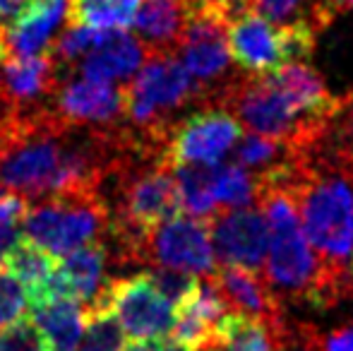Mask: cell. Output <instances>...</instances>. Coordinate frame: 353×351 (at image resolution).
I'll return each instance as SVG.
<instances>
[{
	"mask_svg": "<svg viewBox=\"0 0 353 351\" xmlns=\"http://www.w3.org/2000/svg\"><path fill=\"white\" fill-rule=\"evenodd\" d=\"M288 188L320 263L325 308H332L353 291V166L320 142L288 171Z\"/></svg>",
	"mask_w": 353,
	"mask_h": 351,
	"instance_id": "6da1fadb",
	"label": "cell"
},
{
	"mask_svg": "<svg viewBox=\"0 0 353 351\" xmlns=\"http://www.w3.org/2000/svg\"><path fill=\"white\" fill-rule=\"evenodd\" d=\"M293 164L279 174L260 178L262 195L257 205L270 224V250L262 267V279L281 303H307L325 310L322 270L315 250L307 243L296 200L288 188V171Z\"/></svg>",
	"mask_w": 353,
	"mask_h": 351,
	"instance_id": "7a4b0ae2",
	"label": "cell"
},
{
	"mask_svg": "<svg viewBox=\"0 0 353 351\" xmlns=\"http://www.w3.org/2000/svg\"><path fill=\"white\" fill-rule=\"evenodd\" d=\"M125 89V128L147 154H163L181 108L200 97L178 53H149Z\"/></svg>",
	"mask_w": 353,
	"mask_h": 351,
	"instance_id": "3957f363",
	"label": "cell"
},
{
	"mask_svg": "<svg viewBox=\"0 0 353 351\" xmlns=\"http://www.w3.org/2000/svg\"><path fill=\"white\" fill-rule=\"evenodd\" d=\"M111 207L101 192H61L34 200L24 217L22 236L51 258L63 260L82 245L106 241Z\"/></svg>",
	"mask_w": 353,
	"mask_h": 351,
	"instance_id": "277c9868",
	"label": "cell"
},
{
	"mask_svg": "<svg viewBox=\"0 0 353 351\" xmlns=\"http://www.w3.org/2000/svg\"><path fill=\"white\" fill-rule=\"evenodd\" d=\"M317 34L305 27H276L255 10L243 8L228 19V51L243 75H270L315 51Z\"/></svg>",
	"mask_w": 353,
	"mask_h": 351,
	"instance_id": "5b68a950",
	"label": "cell"
},
{
	"mask_svg": "<svg viewBox=\"0 0 353 351\" xmlns=\"http://www.w3.org/2000/svg\"><path fill=\"white\" fill-rule=\"evenodd\" d=\"M178 58L202 103H221V97L238 72H233V58L228 51V19L216 12H192L188 32L178 46Z\"/></svg>",
	"mask_w": 353,
	"mask_h": 351,
	"instance_id": "8992f818",
	"label": "cell"
},
{
	"mask_svg": "<svg viewBox=\"0 0 353 351\" xmlns=\"http://www.w3.org/2000/svg\"><path fill=\"white\" fill-rule=\"evenodd\" d=\"M243 126L221 103H202L173 126L163 159L173 166H216L238 145Z\"/></svg>",
	"mask_w": 353,
	"mask_h": 351,
	"instance_id": "52a82bcc",
	"label": "cell"
},
{
	"mask_svg": "<svg viewBox=\"0 0 353 351\" xmlns=\"http://www.w3.org/2000/svg\"><path fill=\"white\" fill-rule=\"evenodd\" d=\"M140 265L185 272L192 277H210L216 272L210 221L178 214L159 224L142 245Z\"/></svg>",
	"mask_w": 353,
	"mask_h": 351,
	"instance_id": "ba28073f",
	"label": "cell"
},
{
	"mask_svg": "<svg viewBox=\"0 0 353 351\" xmlns=\"http://www.w3.org/2000/svg\"><path fill=\"white\" fill-rule=\"evenodd\" d=\"M111 313L132 342L166 339L176 323V308L149 272L111 281Z\"/></svg>",
	"mask_w": 353,
	"mask_h": 351,
	"instance_id": "9c48e42d",
	"label": "cell"
},
{
	"mask_svg": "<svg viewBox=\"0 0 353 351\" xmlns=\"http://www.w3.org/2000/svg\"><path fill=\"white\" fill-rule=\"evenodd\" d=\"M51 108L68 126L113 130L125 123V89L113 82L70 75L61 82Z\"/></svg>",
	"mask_w": 353,
	"mask_h": 351,
	"instance_id": "30bf717a",
	"label": "cell"
},
{
	"mask_svg": "<svg viewBox=\"0 0 353 351\" xmlns=\"http://www.w3.org/2000/svg\"><path fill=\"white\" fill-rule=\"evenodd\" d=\"M207 221L219 265L245 267L250 272L265 267L270 250V224L262 210H223Z\"/></svg>",
	"mask_w": 353,
	"mask_h": 351,
	"instance_id": "8fae6325",
	"label": "cell"
},
{
	"mask_svg": "<svg viewBox=\"0 0 353 351\" xmlns=\"http://www.w3.org/2000/svg\"><path fill=\"white\" fill-rule=\"evenodd\" d=\"M212 279L216 281L219 291L223 294L233 313L248 315L272 330L276 337H286L288 328L283 318V303L267 286V281L257 277V272H250L245 267L219 265Z\"/></svg>",
	"mask_w": 353,
	"mask_h": 351,
	"instance_id": "7c38bea8",
	"label": "cell"
},
{
	"mask_svg": "<svg viewBox=\"0 0 353 351\" xmlns=\"http://www.w3.org/2000/svg\"><path fill=\"white\" fill-rule=\"evenodd\" d=\"M70 0H27L5 27L8 58H29L48 53L65 24Z\"/></svg>",
	"mask_w": 353,
	"mask_h": 351,
	"instance_id": "4fadbf2b",
	"label": "cell"
},
{
	"mask_svg": "<svg viewBox=\"0 0 353 351\" xmlns=\"http://www.w3.org/2000/svg\"><path fill=\"white\" fill-rule=\"evenodd\" d=\"M51 53L29 58H8L3 63V97L19 111L51 106L61 82L65 80Z\"/></svg>",
	"mask_w": 353,
	"mask_h": 351,
	"instance_id": "5bb4252c",
	"label": "cell"
},
{
	"mask_svg": "<svg viewBox=\"0 0 353 351\" xmlns=\"http://www.w3.org/2000/svg\"><path fill=\"white\" fill-rule=\"evenodd\" d=\"M147 56V48L142 46V41L135 34H128L125 29L99 32L97 43L82 58L77 70L79 75L92 77V80L113 82V85L125 82L128 85L140 72Z\"/></svg>",
	"mask_w": 353,
	"mask_h": 351,
	"instance_id": "9a60e30c",
	"label": "cell"
},
{
	"mask_svg": "<svg viewBox=\"0 0 353 351\" xmlns=\"http://www.w3.org/2000/svg\"><path fill=\"white\" fill-rule=\"evenodd\" d=\"M190 19L188 0H142L132 27L147 53H178Z\"/></svg>",
	"mask_w": 353,
	"mask_h": 351,
	"instance_id": "2e32d148",
	"label": "cell"
},
{
	"mask_svg": "<svg viewBox=\"0 0 353 351\" xmlns=\"http://www.w3.org/2000/svg\"><path fill=\"white\" fill-rule=\"evenodd\" d=\"M245 5L276 27H305L315 34L339 14L334 0H245Z\"/></svg>",
	"mask_w": 353,
	"mask_h": 351,
	"instance_id": "e0dca14e",
	"label": "cell"
},
{
	"mask_svg": "<svg viewBox=\"0 0 353 351\" xmlns=\"http://www.w3.org/2000/svg\"><path fill=\"white\" fill-rule=\"evenodd\" d=\"M32 320L48 337L53 351H74L87 325L84 308L72 299H56L32 308Z\"/></svg>",
	"mask_w": 353,
	"mask_h": 351,
	"instance_id": "ac0fdd59",
	"label": "cell"
},
{
	"mask_svg": "<svg viewBox=\"0 0 353 351\" xmlns=\"http://www.w3.org/2000/svg\"><path fill=\"white\" fill-rule=\"evenodd\" d=\"M8 267H10V272L24 284L32 308L46 303L48 284H51L53 274H56V270H58L56 258H51L46 250L37 248V245H32L29 241L22 239L17 248L10 253Z\"/></svg>",
	"mask_w": 353,
	"mask_h": 351,
	"instance_id": "d6986e66",
	"label": "cell"
},
{
	"mask_svg": "<svg viewBox=\"0 0 353 351\" xmlns=\"http://www.w3.org/2000/svg\"><path fill=\"white\" fill-rule=\"evenodd\" d=\"M142 0H70L68 22L94 32H118L132 24Z\"/></svg>",
	"mask_w": 353,
	"mask_h": 351,
	"instance_id": "ffe728a7",
	"label": "cell"
},
{
	"mask_svg": "<svg viewBox=\"0 0 353 351\" xmlns=\"http://www.w3.org/2000/svg\"><path fill=\"white\" fill-rule=\"evenodd\" d=\"M212 192H214V202H216V212L248 210V207L260 202L262 185H260V178L255 174H250L243 166L228 161V164L214 166Z\"/></svg>",
	"mask_w": 353,
	"mask_h": 351,
	"instance_id": "44dd1931",
	"label": "cell"
},
{
	"mask_svg": "<svg viewBox=\"0 0 353 351\" xmlns=\"http://www.w3.org/2000/svg\"><path fill=\"white\" fill-rule=\"evenodd\" d=\"M173 171L181 190L183 214L195 219H210L216 214V202L212 192L214 166H181Z\"/></svg>",
	"mask_w": 353,
	"mask_h": 351,
	"instance_id": "7402d4cb",
	"label": "cell"
},
{
	"mask_svg": "<svg viewBox=\"0 0 353 351\" xmlns=\"http://www.w3.org/2000/svg\"><path fill=\"white\" fill-rule=\"evenodd\" d=\"M32 202L24 195L17 192H8L0 200V267L8 265V258L14 248L19 245V241L24 239V217Z\"/></svg>",
	"mask_w": 353,
	"mask_h": 351,
	"instance_id": "603a6c76",
	"label": "cell"
},
{
	"mask_svg": "<svg viewBox=\"0 0 353 351\" xmlns=\"http://www.w3.org/2000/svg\"><path fill=\"white\" fill-rule=\"evenodd\" d=\"M125 332L113 313H99L87 318L84 332L74 351H123Z\"/></svg>",
	"mask_w": 353,
	"mask_h": 351,
	"instance_id": "cb8c5ba5",
	"label": "cell"
},
{
	"mask_svg": "<svg viewBox=\"0 0 353 351\" xmlns=\"http://www.w3.org/2000/svg\"><path fill=\"white\" fill-rule=\"evenodd\" d=\"M322 147L336 159L353 166V92L341 97V106L332 121L330 132L322 140Z\"/></svg>",
	"mask_w": 353,
	"mask_h": 351,
	"instance_id": "d4e9b609",
	"label": "cell"
},
{
	"mask_svg": "<svg viewBox=\"0 0 353 351\" xmlns=\"http://www.w3.org/2000/svg\"><path fill=\"white\" fill-rule=\"evenodd\" d=\"M29 305L24 284L10 270L0 267V330L19 323Z\"/></svg>",
	"mask_w": 353,
	"mask_h": 351,
	"instance_id": "484cf974",
	"label": "cell"
},
{
	"mask_svg": "<svg viewBox=\"0 0 353 351\" xmlns=\"http://www.w3.org/2000/svg\"><path fill=\"white\" fill-rule=\"evenodd\" d=\"M0 351H53L34 320H19L0 332Z\"/></svg>",
	"mask_w": 353,
	"mask_h": 351,
	"instance_id": "4316f807",
	"label": "cell"
},
{
	"mask_svg": "<svg viewBox=\"0 0 353 351\" xmlns=\"http://www.w3.org/2000/svg\"><path fill=\"white\" fill-rule=\"evenodd\" d=\"M152 279L154 284L159 286L163 296L168 299V303L173 308L183 305L192 294L195 289L200 286V277H192V274H185V272H176V270H163V267H154L152 272Z\"/></svg>",
	"mask_w": 353,
	"mask_h": 351,
	"instance_id": "83f0119b",
	"label": "cell"
},
{
	"mask_svg": "<svg viewBox=\"0 0 353 351\" xmlns=\"http://www.w3.org/2000/svg\"><path fill=\"white\" fill-rule=\"evenodd\" d=\"M188 5L192 8V12H216L226 19H231L238 10L248 8L245 0H188Z\"/></svg>",
	"mask_w": 353,
	"mask_h": 351,
	"instance_id": "f1b7e54d",
	"label": "cell"
},
{
	"mask_svg": "<svg viewBox=\"0 0 353 351\" xmlns=\"http://www.w3.org/2000/svg\"><path fill=\"white\" fill-rule=\"evenodd\" d=\"M317 339H320L322 351H353V325H344L327 334L317 332Z\"/></svg>",
	"mask_w": 353,
	"mask_h": 351,
	"instance_id": "f546056e",
	"label": "cell"
},
{
	"mask_svg": "<svg viewBox=\"0 0 353 351\" xmlns=\"http://www.w3.org/2000/svg\"><path fill=\"white\" fill-rule=\"evenodd\" d=\"M27 0H0V63L8 61V48H5V27L10 24V19L19 12V8Z\"/></svg>",
	"mask_w": 353,
	"mask_h": 351,
	"instance_id": "4dcf8cb0",
	"label": "cell"
},
{
	"mask_svg": "<svg viewBox=\"0 0 353 351\" xmlns=\"http://www.w3.org/2000/svg\"><path fill=\"white\" fill-rule=\"evenodd\" d=\"M123 351H166V339H144V342H132Z\"/></svg>",
	"mask_w": 353,
	"mask_h": 351,
	"instance_id": "1f68e13d",
	"label": "cell"
},
{
	"mask_svg": "<svg viewBox=\"0 0 353 351\" xmlns=\"http://www.w3.org/2000/svg\"><path fill=\"white\" fill-rule=\"evenodd\" d=\"M334 5L339 8V12H346V10H353V0H334Z\"/></svg>",
	"mask_w": 353,
	"mask_h": 351,
	"instance_id": "d6a6232c",
	"label": "cell"
},
{
	"mask_svg": "<svg viewBox=\"0 0 353 351\" xmlns=\"http://www.w3.org/2000/svg\"><path fill=\"white\" fill-rule=\"evenodd\" d=\"M166 351H188V349H183V347H176V344L166 342Z\"/></svg>",
	"mask_w": 353,
	"mask_h": 351,
	"instance_id": "836d02e7",
	"label": "cell"
},
{
	"mask_svg": "<svg viewBox=\"0 0 353 351\" xmlns=\"http://www.w3.org/2000/svg\"><path fill=\"white\" fill-rule=\"evenodd\" d=\"M0 99H3V63H0Z\"/></svg>",
	"mask_w": 353,
	"mask_h": 351,
	"instance_id": "e575fe53",
	"label": "cell"
},
{
	"mask_svg": "<svg viewBox=\"0 0 353 351\" xmlns=\"http://www.w3.org/2000/svg\"><path fill=\"white\" fill-rule=\"evenodd\" d=\"M351 274H353V263H351Z\"/></svg>",
	"mask_w": 353,
	"mask_h": 351,
	"instance_id": "d590c367",
	"label": "cell"
}]
</instances>
